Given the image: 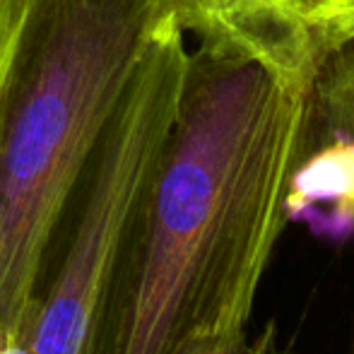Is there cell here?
<instances>
[{
	"mask_svg": "<svg viewBox=\"0 0 354 354\" xmlns=\"http://www.w3.org/2000/svg\"><path fill=\"white\" fill-rule=\"evenodd\" d=\"M186 29L174 15L145 51L63 214L24 354H113L138 217L164 147L186 71Z\"/></svg>",
	"mask_w": 354,
	"mask_h": 354,
	"instance_id": "cell-3",
	"label": "cell"
},
{
	"mask_svg": "<svg viewBox=\"0 0 354 354\" xmlns=\"http://www.w3.org/2000/svg\"><path fill=\"white\" fill-rule=\"evenodd\" d=\"M193 354H292L282 345L280 333H277L275 323H268L258 333H243L239 337L224 342H214V345H205Z\"/></svg>",
	"mask_w": 354,
	"mask_h": 354,
	"instance_id": "cell-6",
	"label": "cell"
},
{
	"mask_svg": "<svg viewBox=\"0 0 354 354\" xmlns=\"http://www.w3.org/2000/svg\"><path fill=\"white\" fill-rule=\"evenodd\" d=\"M0 354H24V350L19 345H15V347H0Z\"/></svg>",
	"mask_w": 354,
	"mask_h": 354,
	"instance_id": "cell-8",
	"label": "cell"
},
{
	"mask_svg": "<svg viewBox=\"0 0 354 354\" xmlns=\"http://www.w3.org/2000/svg\"><path fill=\"white\" fill-rule=\"evenodd\" d=\"M287 210L354 222V27L323 34Z\"/></svg>",
	"mask_w": 354,
	"mask_h": 354,
	"instance_id": "cell-4",
	"label": "cell"
},
{
	"mask_svg": "<svg viewBox=\"0 0 354 354\" xmlns=\"http://www.w3.org/2000/svg\"><path fill=\"white\" fill-rule=\"evenodd\" d=\"M0 8H3V0H0Z\"/></svg>",
	"mask_w": 354,
	"mask_h": 354,
	"instance_id": "cell-9",
	"label": "cell"
},
{
	"mask_svg": "<svg viewBox=\"0 0 354 354\" xmlns=\"http://www.w3.org/2000/svg\"><path fill=\"white\" fill-rule=\"evenodd\" d=\"M176 3L183 29H188L207 15L224 12L232 8H272L294 15L299 19H306L311 24H321V27L337 24L326 0H176ZM337 27H342V24H337Z\"/></svg>",
	"mask_w": 354,
	"mask_h": 354,
	"instance_id": "cell-5",
	"label": "cell"
},
{
	"mask_svg": "<svg viewBox=\"0 0 354 354\" xmlns=\"http://www.w3.org/2000/svg\"><path fill=\"white\" fill-rule=\"evenodd\" d=\"M138 217L113 354H193L248 330L289 222L326 27L272 8L198 19Z\"/></svg>",
	"mask_w": 354,
	"mask_h": 354,
	"instance_id": "cell-1",
	"label": "cell"
},
{
	"mask_svg": "<svg viewBox=\"0 0 354 354\" xmlns=\"http://www.w3.org/2000/svg\"><path fill=\"white\" fill-rule=\"evenodd\" d=\"M333 17L342 27H354V0H326Z\"/></svg>",
	"mask_w": 354,
	"mask_h": 354,
	"instance_id": "cell-7",
	"label": "cell"
},
{
	"mask_svg": "<svg viewBox=\"0 0 354 354\" xmlns=\"http://www.w3.org/2000/svg\"><path fill=\"white\" fill-rule=\"evenodd\" d=\"M176 0H3L0 347H15L73 191Z\"/></svg>",
	"mask_w": 354,
	"mask_h": 354,
	"instance_id": "cell-2",
	"label": "cell"
}]
</instances>
